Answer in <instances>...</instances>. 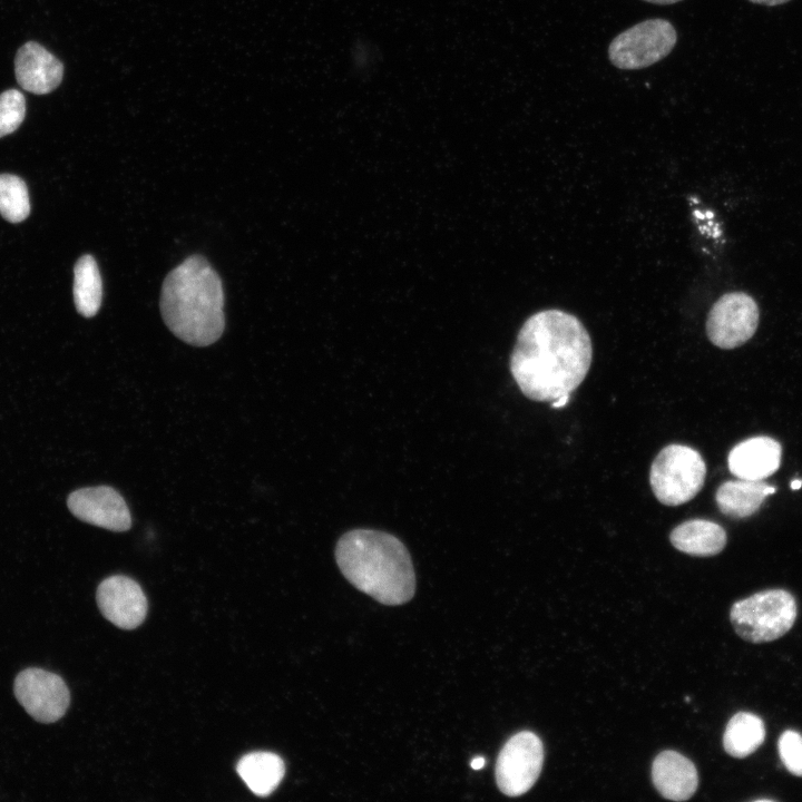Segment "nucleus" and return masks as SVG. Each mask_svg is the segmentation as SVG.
<instances>
[{
	"label": "nucleus",
	"instance_id": "1a4fd4ad",
	"mask_svg": "<svg viewBox=\"0 0 802 802\" xmlns=\"http://www.w3.org/2000/svg\"><path fill=\"white\" fill-rule=\"evenodd\" d=\"M18 702L27 713L41 723L61 718L70 703V693L65 681L49 671L29 667L21 671L13 684Z\"/></svg>",
	"mask_w": 802,
	"mask_h": 802
},
{
	"label": "nucleus",
	"instance_id": "9b49d317",
	"mask_svg": "<svg viewBox=\"0 0 802 802\" xmlns=\"http://www.w3.org/2000/svg\"><path fill=\"white\" fill-rule=\"evenodd\" d=\"M97 604L101 614L114 625L133 629L147 614V599L131 578L116 575L104 579L97 588Z\"/></svg>",
	"mask_w": 802,
	"mask_h": 802
},
{
	"label": "nucleus",
	"instance_id": "393cba45",
	"mask_svg": "<svg viewBox=\"0 0 802 802\" xmlns=\"http://www.w3.org/2000/svg\"><path fill=\"white\" fill-rule=\"evenodd\" d=\"M485 759L482 756H477L471 761V767L473 770H480L485 765Z\"/></svg>",
	"mask_w": 802,
	"mask_h": 802
},
{
	"label": "nucleus",
	"instance_id": "f257e3e1",
	"mask_svg": "<svg viewBox=\"0 0 802 802\" xmlns=\"http://www.w3.org/2000/svg\"><path fill=\"white\" fill-rule=\"evenodd\" d=\"M593 359L588 331L575 315L539 311L522 324L510 356V372L524 395L552 402L570 395L586 378Z\"/></svg>",
	"mask_w": 802,
	"mask_h": 802
},
{
	"label": "nucleus",
	"instance_id": "5701e85b",
	"mask_svg": "<svg viewBox=\"0 0 802 802\" xmlns=\"http://www.w3.org/2000/svg\"><path fill=\"white\" fill-rule=\"evenodd\" d=\"M753 3L774 7L789 2L790 0H749Z\"/></svg>",
	"mask_w": 802,
	"mask_h": 802
},
{
	"label": "nucleus",
	"instance_id": "7ed1b4c3",
	"mask_svg": "<svg viewBox=\"0 0 802 802\" xmlns=\"http://www.w3.org/2000/svg\"><path fill=\"white\" fill-rule=\"evenodd\" d=\"M336 564L359 590L384 605L409 602L415 574L407 547L394 536L371 529L345 532L335 547Z\"/></svg>",
	"mask_w": 802,
	"mask_h": 802
},
{
	"label": "nucleus",
	"instance_id": "b1692460",
	"mask_svg": "<svg viewBox=\"0 0 802 802\" xmlns=\"http://www.w3.org/2000/svg\"><path fill=\"white\" fill-rule=\"evenodd\" d=\"M569 397H570L569 394H568V395H564V397L557 399L556 401L550 402V404H551V407L555 408V409L563 408V407H565V405L568 403Z\"/></svg>",
	"mask_w": 802,
	"mask_h": 802
},
{
	"label": "nucleus",
	"instance_id": "f8f14e48",
	"mask_svg": "<svg viewBox=\"0 0 802 802\" xmlns=\"http://www.w3.org/2000/svg\"><path fill=\"white\" fill-rule=\"evenodd\" d=\"M14 71L23 89L36 95H45L60 85L63 66L42 46L29 41L17 52Z\"/></svg>",
	"mask_w": 802,
	"mask_h": 802
},
{
	"label": "nucleus",
	"instance_id": "39448f33",
	"mask_svg": "<svg viewBox=\"0 0 802 802\" xmlns=\"http://www.w3.org/2000/svg\"><path fill=\"white\" fill-rule=\"evenodd\" d=\"M706 466L702 456L685 444H669L654 459L649 483L656 499L679 506L693 499L704 486Z\"/></svg>",
	"mask_w": 802,
	"mask_h": 802
},
{
	"label": "nucleus",
	"instance_id": "f03ea898",
	"mask_svg": "<svg viewBox=\"0 0 802 802\" xmlns=\"http://www.w3.org/2000/svg\"><path fill=\"white\" fill-rule=\"evenodd\" d=\"M160 311L167 327L184 342L206 346L224 332V292L219 275L200 255L184 260L166 276Z\"/></svg>",
	"mask_w": 802,
	"mask_h": 802
},
{
	"label": "nucleus",
	"instance_id": "f3484780",
	"mask_svg": "<svg viewBox=\"0 0 802 802\" xmlns=\"http://www.w3.org/2000/svg\"><path fill=\"white\" fill-rule=\"evenodd\" d=\"M236 771L248 789L258 796L271 794L285 773L283 760L272 752H252L238 761Z\"/></svg>",
	"mask_w": 802,
	"mask_h": 802
},
{
	"label": "nucleus",
	"instance_id": "0eeeda50",
	"mask_svg": "<svg viewBox=\"0 0 802 802\" xmlns=\"http://www.w3.org/2000/svg\"><path fill=\"white\" fill-rule=\"evenodd\" d=\"M544 762V746L532 732L521 731L502 746L496 764V782L508 796L526 793L537 781Z\"/></svg>",
	"mask_w": 802,
	"mask_h": 802
},
{
	"label": "nucleus",
	"instance_id": "ddd939ff",
	"mask_svg": "<svg viewBox=\"0 0 802 802\" xmlns=\"http://www.w3.org/2000/svg\"><path fill=\"white\" fill-rule=\"evenodd\" d=\"M781 444L770 437H753L737 443L728 453L730 471L739 479L764 480L780 467Z\"/></svg>",
	"mask_w": 802,
	"mask_h": 802
},
{
	"label": "nucleus",
	"instance_id": "a211bd4d",
	"mask_svg": "<svg viewBox=\"0 0 802 802\" xmlns=\"http://www.w3.org/2000/svg\"><path fill=\"white\" fill-rule=\"evenodd\" d=\"M764 739L763 721L752 713L739 712L726 725L723 746L730 755L743 759L756 751Z\"/></svg>",
	"mask_w": 802,
	"mask_h": 802
},
{
	"label": "nucleus",
	"instance_id": "423d86ee",
	"mask_svg": "<svg viewBox=\"0 0 802 802\" xmlns=\"http://www.w3.org/2000/svg\"><path fill=\"white\" fill-rule=\"evenodd\" d=\"M676 41V30L668 20L647 19L616 36L608 47V58L618 69H642L668 56Z\"/></svg>",
	"mask_w": 802,
	"mask_h": 802
},
{
	"label": "nucleus",
	"instance_id": "dca6fc26",
	"mask_svg": "<svg viewBox=\"0 0 802 802\" xmlns=\"http://www.w3.org/2000/svg\"><path fill=\"white\" fill-rule=\"evenodd\" d=\"M776 489L762 480H731L722 483L715 493L720 511L732 518L755 514L765 498Z\"/></svg>",
	"mask_w": 802,
	"mask_h": 802
},
{
	"label": "nucleus",
	"instance_id": "4be33fe9",
	"mask_svg": "<svg viewBox=\"0 0 802 802\" xmlns=\"http://www.w3.org/2000/svg\"><path fill=\"white\" fill-rule=\"evenodd\" d=\"M779 753L784 766L796 776H802V735L788 730L779 739Z\"/></svg>",
	"mask_w": 802,
	"mask_h": 802
},
{
	"label": "nucleus",
	"instance_id": "6ab92c4d",
	"mask_svg": "<svg viewBox=\"0 0 802 802\" xmlns=\"http://www.w3.org/2000/svg\"><path fill=\"white\" fill-rule=\"evenodd\" d=\"M102 283L96 260L89 255L79 257L74 268V300L79 314L94 316L101 304Z\"/></svg>",
	"mask_w": 802,
	"mask_h": 802
},
{
	"label": "nucleus",
	"instance_id": "a878e982",
	"mask_svg": "<svg viewBox=\"0 0 802 802\" xmlns=\"http://www.w3.org/2000/svg\"><path fill=\"white\" fill-rule=\"evenodd\" d=\"M644 1L665 6V4H673V3L679 2L682 0H644Z\"/></svg>",
	"mask_w": 802,
	"mask_h": 802
},
{
	"label": "nucleus",
	"instance_id": "20e7f679",
	"mask_svg": "<svg viewBox=\"0 0 802 802\" xmlns=\"http://www.w3.org/2000/svg\"><path fill=\"white\" fill-rule=\"evenodd\" d=\"M796 617L794 597L784 589L756 593L733 604L731 623L743 639L765 643L791 629Z\"/></svg>",
	"mask_w": 802,
	"mask_h": 802
},
{
	"label": "nucleus",
	"instance_id": "9d476101",
	"mask_svg": "<svg viewBox=\"0 0 802 802\" xmlns=\"http://www.w3.org/2000/svg\"><path fill=\"white\" fill-rule=\"evenodd\" d=\"M67 505L75 517L97 527L121 532L131 526L124 498L108 486L78 489L69 495Z\"/></svg>",
	"mask_w": 802,
	"mask_h": 802
},
{
	"label": "nucleus",
	"instance_id": "bb28decb",
	"mask_svg": "<svg viewBox=\"0 0 802 802\" xmlns=\"http://www.w3.org/2000/svg\"><path fill=\"white\" fill-rule=\"evenodd\" d=\"M790 486L793 490H798L802 487V480H799V479L792 480Z\"/></svg>",
	"mask_w": 802,
	"mask_h": 802
},
{
	"label": "nucleus",
	"instance_id": "412c9836",
	"mask_svg": "<svg viewBox=\"0 0 802 802\" xmlns=\"http://www.w3.org/2000/svg\"><path fill=\"white\" fill-rule=\"evenodd\" d=\"M25 115V96L17 89L3 91L0 95V137L13 133L23 121Z\"/></svg>",
	"mask_w": 802,
	"mask_h": 802
},
{
	"label": "nucleus",
	"instance_id": "6e6552de",
	"mask_svg": "<svg viewBox=\"0 0 802 802\" xmlns=\"http://www.w3.org/2000/svg\"><path fill=\"white\" fill-rule=\"evenodd\" d=\"M759 306L744 292L722 295L711 307L706 320L710 341L721 349H735L747 342L759 325Z\"/></svg>",
	"mask_w": 802,
	"mask_h": 802
},
{
	"label": "nucleus",
	"instance_id": "aec40b11",
	"mask_svg": "<svg viewBox=\"0 0 802 802\" xmlns=\"http://www.w3.org/2000/svg\"><path fill=\"white\" fill-rule=\"evenodd\" d=\"M30 213L27 185L11 174H0V214L11 223L22 222Z\"/></svg>",
	"mask_w": 802,
	"mask_h": 802
},
{
	"label": "nucleus",
	"instance_id": "4468645a",
	"mask_svg": "<svg viewBox=\"0 0 802 802\" xmlns=\"http://www.w3.org/2000/svg\"><path fill=\"white\" fill-rule=\"evenodd\" d=\"M652 779L661 795L673 801L688 800L695 793L698 783L697 771L692 761L671 750L655 757Z\"/></svg>",
	"mask_w": 802,
	"mask_h": 802
},
{
	"label": "nucleus",
	"instance_id": "2eb2a0df",
	"mask_svg": "<svg viewBox=\"0 0 802 802\" xmlns=\"http://www.w3.org/2000/svg\"><path fill=\"white\" fill-rule=\"evenodd\" d=\"M669 540L682 552L696 557H710L721 552L726 545V532L716 522L691 519L675 527Z\"/></svg>",
	"mask_w": 802,
	"mask_h": 802
}]
</instances>
